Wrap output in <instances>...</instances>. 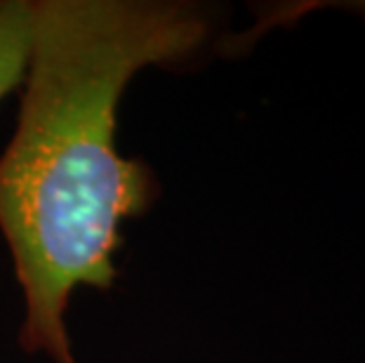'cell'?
Wrapping results in <instances>:
<instances>
[{"instance_id":"cell-1","label":"cell","mask_w":365,"mask_h":363,"mask_svg":"<svg viewBox=\"0 0 365 363\" xmlns=\"http://www.w3.org/2000/svg\"><path fill=\"white\" fill-rule=\"evenodd\" d=\"M210 14L173 0H34L24 99L0 156V231L24 292L19 342L73 363L64 314L115 281L120 224L156 198L151 168L115 146V113L149 66L193 57Z\"/></svg>"},{"instance_id":"cell-2","label":"cell","mask_w":365,"mask_h":363,"mask_svg":"<svg viewBox=\"0 0 365 363\" xmlns=\"http://www.w3.org/2000/svg\"><path fill=\"white\" fill-rule=\"evenodd\" d=\"M34 45V0H0V99L24 83Z\"/></svg>"},{"instance_id":"cell-3","label":"cell","mask_w":365,"mask_h":363,"mask_svg":"<svg viewBox=\"0 0 365 363\" xmlns=\"http://www.w3.org/2000/svg\"><path fill=\"white\" fill-rule=\"evenodd\" d=\"M341 7H351V10H356V12L363 14V17H365V3H344Z\"/></svg>"}]
</instances>
